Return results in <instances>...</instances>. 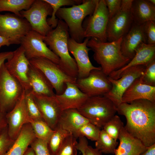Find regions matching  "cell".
<instances>
[{
  "instance_id": "cell-1",
  "label": "cell",
  "mask_w": 155,
  "mask_h": 155,
  "mask_svg": "<svg viewBox=\"0 0 155 155\" xmlns=\"http://www.w3.org/2000/svg\"><path fill=\"white\" fill-rule=\"evenodd\" d=\"M117 111L125 117L124 127L129 134L147 147L155 144V102L139 99L122 102Z\"/></svg>"
},
{
  "instance_id": "cell-2",
  "label": "cell",
  "mask_w": 155,
  "mask_h": 155,
  "mask_svg": "<svg viewBox=\"0 0 155 155\" xmlns=\"http://www.w3.org/2000/svg\"><path fill=\"white\" fill-rule=\"evenodd\" d=\"M69 36L67 24L63 20H59L56 27L44 36L43 39L49 49L59 58L60 68L69 76L77 78V66L68 49Z\"/></svg>"
},
{
  "instance_id": "cell-3",
  "label": "cell",
  "mask_w": 155,
  "mask_h": 155,
  "mask_svg": "<svg viewBox=\"0 0 155 155\" xmlns=\"http://www.w3.org/2000/svg\"><path fill=\"white\" fill-rule=\"evenodd\" d=\"M122 37L116 41L108 42L91 38L88 42L87 46L94 52V59L101 65L102 70L108 76L113 72L125 66L131 60L124 56L121 52Z\"/></svg>"
},
{
  "instance_id": "cell-4",
  "label": "cell",
  "mask_w": 155,
  "mask_h": 155,
  "mask_svg": "<svg viewBox=\"0 0 155 155\" xmlns=\"http://www.w3.org/2000/svg\"><path fill=\"white\" fill-rule=\"evenodd\" d=\"M98 0H83L81 4L69 7H61L56 16L64 21L68 28L71 38L78 42L84 38L83 20L94 12Z\"/></svg>"
},
{
  "instance_id": "cell-5",
  "label": "cell",
  "mask_w": 155,
  "mask_h": 155,
  "mask_svg": "<svg viewBox=\"0 0 155 155\" xmlns=\"http://www.w3.org/2000/svg\"><path fill=\"white\" fill-rule=\"evenodd\" d=\"M77 110L90 123L100 129H102L117 112L113 102L104 96L89 97Z\"/></svg>"
},
{
  "instance_id": "cell-6",
  "label": "cell",
  "mask_w": 155,
  "mask_h": 155,
  "mask_svg": "<svg viewBox=\"0 0 155 155\" xmlns=\"http://www.w3.org/2000/svg\"><path fill=\"white\" fill-rule=\"evenodd\" d=\"M4 63L0 69V109L7 113L21 99L25 91L19 81L9 73Z\"/></svg>"
},
{
  "instance_id": "cell-7",
  "label": "cell",
  "mask_w": 155,
  "mask_h": 155,
  "mask_svg": "<svg viewBox=\"0 0 155 155\" xmlns=\"http://www.w3.org/2000/svg\"><path fill=\"white\" fill-rule=\"evenodd\" d=\"M109 20L105 0H98L93 13L89 16L83 26L84 38H95L106 42V30Z\"/></svg>"
},
{
  "instance_id": "cell-8",
  "label": "cell",
  "mask_w": 155,
  "mask_h": 155,
  "mask_svg": "<svg viewBox=\"0 0 155 155\" xmlns=\"http://www.w3.org/2000/svg\"><path fill=\"white\" fill-rule=\"evenodd\" d=\"M30 64L41 70L52 85L55 94L64 92L66 83H75L77 78L70 76L64 72L58 65L44 58H35L29 60Z\"/></svg>"
},
{
  "instance_id": "cell-9",
  "label": "cell",
  "mask_w": 155,
  "mask_h": 155,
  "mask_svg": "<svg viewBox=\"0 0 155 155\" xmlns=\"http://www.w3.org/2000/svg\"><path fill=\"white\" fill-rule=\"evenodd\" d=\"M52 12L51 6L44 0H34L29 9L21 11L20 14L29 22L32 30L45 36L53 29L47 19Z\"/></svg>"
},
{
  "instance_id": "cell-10",
  "label": "cell",
  "mask_w": 155,
  "mask_h": 155,
  "mask_svg": "<svg viewBox=\"0 0 155 155\" xmlns=\"http://www.w3.org/2000/svg\"><path fill=\"white\" fill-rule=\"evenodd\" d=\"M25 18L14 14L0 13V36L8 39L12 44H20L23 38L31 30Z\"/></svg>"
},
{
  "instance_id": "cell-11",
  "label": "cell",
  "mask_w": 155,
  "mask_h": 155,
  "mask_svg": "<svg viewBox=\"0 0 155 155\" xmlns=\"http://www.w3.org/2000/svg\"><path fill=\"white\" fill-rule=\"evenodd\" d=\"M44 36L32 30L22 39L20 45L23 48L27 58L30 60L35 58L48 59L59 65V57L47 47L44 41Z\"/></svg>"
},
{
  "instance_id": "cell-12",
  "label": "cell",
  "mask_w": 155,
  "mask_h": 155,
  "mask_svg": "<svg viewBox=\"0 0 155 155\" xmlns=\"http://www.w3.org/2000/svg\"><path fill=\"white\" fill-rule=\"evenodd\" d=\"M75 84L89 97L104 96L110 91L112 84L102 69L92 70L86 77L78 78Z\"/></svg>"
},
{
  "instance_id": "cell-13",
  "label": "cell",
  "mask_w": 155,
  "mask_h": 155,
  "mask_svg": "<svg viewBox=\"0 0 155 155\" xmlns=\"http://www.w3.org/2000/svg\"><path fill=\"white\" fill-rule=\"evenodd\" d=\"M146 66L138 65L130 67L125 71L117 80L108 76L111 83V90L104 96L111 100L116 108L122 103V96L134 81L143 74Z\"/></svg>"
},
{
  "instance_id": "cell-14",
  "label": "cell",
  "mask_w": 155,
  "mask_h": 155,
  "mask_svg": "<svg viewBox=\"0 0 155 155\" xmlns=\"http://www.w3.org/2000/svg\"><path fill=\"white\" fill-rule=\"evenodd\" d=\"M12 56L5 62L9 74L21 84L25 92L30 91L28 74L30 64L23 47L20 46L13 51Z\"/></svg>"
},
{
  "instance_id": "cell-15",
  "label": "cell",
  "mask_w": 155,
  "mask_h": 155,
  "mask_svg": "<svg viewBox=\"0 0 155 155\" xmlns=\"http://www.w3.org/2000/svg\"><path fill=\"white\" fill-rule=\"evenodd\" d=\"M90 38H85L82 42H78L71 38L68 40V50L73 56L78 67V78L87 77L93 70L101 69L100 67L94 66L90 60L88 52L91 49L87 46Z\"/></svg>"
},
{
  "instance_id": "cell-16",
  "label": "cell",
  "mask_w": 155,
  "mask_h": 155,
  "mask_svg": "<svg viewBox=\"0 0 155 155\" xmlns=\"http://www.w3.org/2000/svg\"><path fill=\"white\" fill-rule=\"evenodd\" d=\"M33 95L43 119L54 130L58 125L63 111L55 95L47 96Z\"/></svg>"
},
{
  "instance_id": "cell-17",
  "label": "cell",
  "mask_w": 155,
  "mask_h": 155,
  "mask_svg": "<svg viewBox=\"0 0 155 155\" xmlns=\"http://www.w3.org/2000/svg\"><path fill=\"white\" fill-rule=\"evenodd\" d=\"M131 9L121 8L109 20L106 30L108 42L119 39L129 31L133 23Z\"/></svg>"
},
{
  "instance_id": "cell-18",
  "label": "cell",
  "mask_w": 155,
  "mask_h": 155,
  "mask_svg": "<svg viewBox=\"0 0 155 155\" xmlns=\"http://www.w3.org/2000/svg\"><path fill=\"white\" fill-rule=\"evenodd\" d=\"M25 94L13 109L6 114L8 133L11 139L14 140L23 126L29 123L30 119L28 114Z\"/></svg>"
},
{
  "instance_id": "cell-19",
  "label": "cell",
  "mask_w": 155,
  "mask_h": 155,
  "mask_svg": "<svg viewBox=\"0 0 155 155\" xmlns=\"http://www.w3.org/2000/svg\"><path fill=\"white\" fill-rule=\"evenodd\" d=\"M155 59V44L142 42L137 46L133 57L126 65L112 72L108 76L114 80L119 79L126 70L132 67L144 65L146 66Z\"/></svg>"
},
{
  "instance_id": "cell-20",
  "label": "cell",
  "mask_w": 155,
  "mask_h": 155,
  "mask_svg": "<svg viewBox=\"0 0 155 155\" xmlns=\"http://www.w3.org/2000/svg\"><path fill=\"white\" fill-rule=\"evenodd\" d=\"M144 25V24L137 25L133 23L128 32L123 37L121 50L125 57L132 59L139 45L142 42L147 44Z\"/></svg>"
},
{
  "instance_id": "cell-21",
  "label": "cell",
  "mask_w": 155,
  "mask_h": 155,
  "mask_svg": "<svg viewBox=\"0 0 155 155\" xmlns=\"http://www.w3.org/2000/svg\"><path fill=\"white\" fill-rule=\"evenodd\" d=\"M64 92L60 95L55 94L63 111L70 109H78L89 97L82 92L75 83L67 82Z\"/></svg>"
},
{
  "instance_id": "cell-22",
  "label": "cell",
  "mask_w": 155,
  "mask_h": 155,
  "mask_svg": "<svg viewBox=\"0 0 155 155\" xmlns=\"http://www.w3.org/2000/svg\"><path fill=\"white\" fill-rule=\"evenodd\" d=\"M28 76L30 92L33 94L47 96L55 95L52 85L44 74L30 63Z\"/></svg>"
},
{
  "instance_id": "cell-23",
  "label": "cell",
  "mask_w": 155,
  "mask_h": 155,
  "mask_svg": "<svg viewBox=\"0 0 155 155\" xmlns=\"http://www.w3.org/2000/svg\"><path fill=\"white\" fill-rule=\"evenodd\" d=\"M139 99L155 102V86L142 83L140 77L135 79L124 92L122 102L129 103Z\"/></svg>"
},
{
  "instance_id": "cell-24",
  "label": "cell",
  "mask_w": 155,
  "mask_h": 155,
  "mask_svg": "<svg viewBox=\"0 0 155 155\" xmlns=\"http://www.w3.org/2000/svg\"><path fill=\"white\" fill-rule=\"evenodd\" d=\"M118 139L120 143L115 151V155H140L148 148L140 140L129 134L124 127L121 130Z\"/></svg>"
},
{
  "instance_id": "cell-25",
  "label": "cell",
  "mask_w": 155,
  "mask_h": 155,
  "mask_svg": "<svg viewBox=\"0 0 155 155\" xmlns=\"http://www.w3.org/2000/svg\"><path fill=\"white\" fill-rule=\"evenodd\" d=\"M131 12L133 23L136 24L142 25L149 21H155V5L148 0H133Z\"/></svg>"
},
{
  "instance_id": "cell-26",
  "label": "cell",
  "mask_w": 155,
  "mask_h": 155,
  "mask_svg": "<svg viewBox=\"0 0 155 155\" xmlns=\"http://www.w3.org/2000/svg\"><path fill=\"white\" fill-rule=\"evenodd\" d=\"M89 122L77 109H70L63 111L58 125L73 135L82 126Z\"/></svg>"
},
{
  "instance_id": "cell-27",
  "label": "cell",
  "mask_w": 155,
  "mask_h": 155,
  "mask_svg": "<svg viewBox=\"0 0 155 155\" xmlns=\"http://www.w3.org/2000/svg\"><path fill=\"white\" fill-rule=\"evenodd\" d=\"M36 138L30 123L25 124L12 146L5 155H24Z\"/></svg>"
},
{
  "instance_id": "cell-28",
  "label": "cell",
  "mask_w": 155,
  "mask_h": 155,
  "mask_svg": "<svg viewBox=\"0 0 155 155\" xmlns=\"http://www.w3.org/2000/svg\"><path fill=\"white\" fill-rule=\"evenodd\" d=\"M34 0H0V12L8 11L21 16L20 12L30 8Z\"/></svg>"
},
{
  "instance_id": "cell-29",
  "label": "cell",
  "mask_w": 155,
  "mask_h": 155,
  "mask_svg": "<svg viewBox=\"0 0 155 155\" xmlns=\"http://www.w3.org/2000/svg\"><path fill=\"white\" fill-rule=\"evenodd\" d=\"M118 143L117 140L102 129L98 139L96 141L95 148L102 153L114 154Z\"/></svg>"
},
{
  "instance_id": "cell-30",
  "label": "cell",
  "mask_w": 155,
  "mask_h": 155,
  "mask_svg": "<svg viewBox=\"0 0 155 155\" xmlns=\"http://www.w3.org/2000/svg\"><path fill=\"white\" fill-rule=\"evenodd\" d=\"M70 133L58 125L47 143L51 155H56L65 140Z\"/></svg>"
},
{
  "instance_id": "cell-31",
  "label": "cell",
  "mask_w": 155,
  "mask_h": 155,
  "mask_svg": "<svg viewBox=\"0 0 155 155\" xmlns=\"http://www.w3.org/2000/svg\"><path fill=\"white\" fill-rule=\"evenodd\" d=\"M49 4L52 9V14L51 18L47 19L49 25L53 29L57 26L58 20L56 14L58 10L64 6H73L82 3L83 0H44Z\"/></svg>"
},
{
  "instance_id": "cell-32",
  "label": "cell",
  "mask_w": 155,
  "mask_h": 155,
  "mask_svg": "<svg viewBox=\"0 0 155 155\" xmlns=\"http://www.w3.org/2000/svg\"><path fill=\"white\" fill-rule=\"evenodd\" d=\"M29 123L32 127L36 138L48 143L54 130L43 120H34L30 119Z\"/></svg>"
},
{
  "instance_id": "cell-33",
  "label": "cell",
  "mask_w": 155,
  "mask_h": 155,
  "mask_svg": "<svg viewBox=\"0 0 155 155\" xmlns=\"http://www.w3.org/2000/svg\"><path fill=\"white\" fill-rule=\"evenodd\" d=\"M90 122L82 126L73 135L77 139L85 137L91 140L96 141L98 138L101 130Z\"/></svg>"
},
{
  "instance_id": "cell-34",
  "label": "cell",
  "mask_w": 155,
  "mask_h": 155,
  "mask_svg": "<svg viewBox=\"0 0 155 155\" xmlns=\"http://www.w3.org/2000/svg\"><path fill=\"white\" fill-rule=\"evenodd\" d=\"M124 127L120 117L115 115L104 125L102 129L112 138L117 140L121 130Z\"/></svg>"
},
{
  "instance_id": "cell-35",
  "label": "cell",
  "mask_w": 155,
  "mask_h": 155,
  "mask_svg": "<svg viewBox=\"0 0 155 155\" xmlns=\"http://www.w3.org/2000/svg\"><path fill=\"white\" fill-rule=\"evenodd\" d=\"M77 139L70 133L65 140L56 155H77Z\"/></svg>"
},
{
  "instance_id": "cell-36",
  "label": "cell",
  "mask_w": 155,
  "mask_h": 155,
  "mask_svg": "<svg viewBox=\"0 0 155 155\" xmlns=\"http://www.w3.org/2000/svg\"><path fill=\"white\" fill-rule=\"evenodd\" d=\"M25 97L30 118L34 120H43L31 92H25Z\"/></svg>"
},
{
  "instance_id": "cell-37",
  "label": "cell",
  "mask_w": 155,
  "mask_h": 155,
  "mask_svg": "<svg viewBox=\"0 0 155 155\" xmlns=\"http://www.w3.org/2000/svg\"><path fill=\"white\" fill-rule=\"evenodd\" d=\"M140 78L142 83L155 86V59L146 66Z\"/></svg>"
},
{
  "instance_id": "cell-38",
  "label": "cell",
  "mask_w": 155,
  "mask_h": 155,
  "mask_svg": "<svg viewBox=\"0 0 155 155\" xmlns=\"http://www.w3.org/2000/svg\"><path fill=\"white\" fill-rule=\"evenodd\" d=\"M9 136L7 127L0 134V155H5L15 142Z\"/></svg>"
},
{
  "instance_id": "cell-39",
  "label": "cell",
  "mask_w": 155,
  "mask_h": 155,
  "mask_svg": "<svg viewBox=\"0 0 155 155\" xmlns=\"http://www.w3.org/2000/svg\"><path fill=\"white\" fill-rule=\"evenodd\" d=\"M30 146L35 155H51L48 147L47 142L46 141L36 138Z\"/></svg>"
},
{
  "instance_id": "cell-40",
  "label": "cell",
  "mask_w": 155,
  "mask_h": 155,
  "mask_svg": "<svg viewBox=\"0 0 155 155\" xmlns=\"http://www.w3.org/2000/svg\"><path fill=\"white\" fill-rule=\"evenodd\" d=\"M144 27L147 44H155V21L146 22L144 23Z\"/></svg>"
},
{
  "instance_id": "cell-41",
  "label": "cell",
  "mask_w": 155,
  "mask_h": 155,
  "mask_svg": "<svg viewBox=\"0 0 155 155\" xmlns=\"http://www.w3.org/2000/svg\"><path fill=\"white\" fill-rule=\"evenodd\" d=\"M105 1L109 20L121 9V0H105Z\"/></svg>"
},
{
  "instance_id": "cell-42",
  "label": "cell",
  "mask_w": 155,
  "mask_h": 155,
  "mask_svg": "<svg viewBox=\"0 0 155 155\" xmlns=\"http://www.w3.org/2000/svg\"><path fill=\"white\" fill-rule=\"evenodd\" d=\"M79 139V142H78L76 145L77 149L81 152L82 155H85V149L88 146V141L85 137H80Z\"/></svg>"
},
{
  "instance_id": "cell-43",
  "label": "cell",
  "mask_w": 155,
  "mask_h": 155,
  "mask_svg": "<svg viewBox=\"0 0 155 155\" xmlns=\"http://www.w3.org/2000/svg\"><path fill=\"white\" fill-rule=\"evenodd\" d=\"M6 114L0 109V134L7 127Z\"/></svg>"
},
{
  "instance_id": "cell-44",
  "label": "cell",
  "mask_w": 155,
  "mask_h": 155,
  "mask_svg": "<svg viewBox=\"0 0 155 155\" xmlns=\"http://www.w3.org/2000/svg\"><path fill=\"white\" fill-rule=\"evenodd\" d=\"M13 51H5L0 53V69L2 65L6 60L11 58L13 56Z\"/></svg>"
},
{
  "instance_id": "cell-45",
  "label": "cell",
  "mask_w": 155,
  "mask_h": 155,
  "mask_svg": "<svg viewBox=\"0 0 155 155\" xmlns=\"http://www.w3.org/2000/svg\"><path fill=\"white\" fill-rule=\"evenodd\" d=\"M102 153L96 148L88 146L85 150V155H102Z\"/></svg>"
},
{
  "instance_id": "cell-46",
  "label": "cell",
  "mask_w": 155,
  "mask_h": 155,
  "mask_svg": "<svg viewBox=\"0 0 155 155\" xmlns=\"http://www.w3.org/2000/svg\"><path fill=\"white\" fill-rule=\"evenodd\" d=\"M140 155H155V144L148 147L147 149Z\"/></svg>"
},
{
  "instance_id": "cell-47",
  "label": "cell",
  "mask_w": 155,
  "mask_h": 155,
  "mask_svg": "<svg viewBox=\"0 0 155 155\" xmlns=\"http://www.w3.org/2000/svg\"><path fill=\"white\" fill-rule=\"evenodd\" d=\"M133 0H121V8L131 9Z\"/></svg>"
},
{
  "instance_id": "cell-48",
  "label": "cell",
  "mask_w": 155,
  "mask_h": 155,
  "mask_svg": "<svg viewBox=\"0 0 155 155\" xmlns=\"http://www.w3.org/2000/svg\"><path fill=\"white\" fill-rule=\"evenodd\" d=\"M11 44L8 39L0 36V49L2 46H9Z\"/></svg>"
},
{
  "instance_id": "cell-49",
  "label": "cell",
  "mask_w": 155,
  "mask_h": 155,
  "mask_svg": "<svg viewBox=\"0 0 155 155\" xmlns=\"http://www.w3.org/2000/svg\"><path fill=\"white\" fill-rule=\"evenodd\" d=\"M24 155H35V153L32 149L30 147H29L27 149Z\"/></svg>"
},
{
  "instance_id": "cell-50",
  "label": "cell",
  "mask_w": 155,
  "mask_h": 155,
  "mask_svg": "<svg viewBox=\"0 0 155 155\" xmlns=\"http://www.w3.org/2000/svg\"><path fill=\"white\" fill-rule=\"evenodd\" d=\"M148 1L151 3L155 5V0H148Z\"/></svg>"
}]
</instances>
